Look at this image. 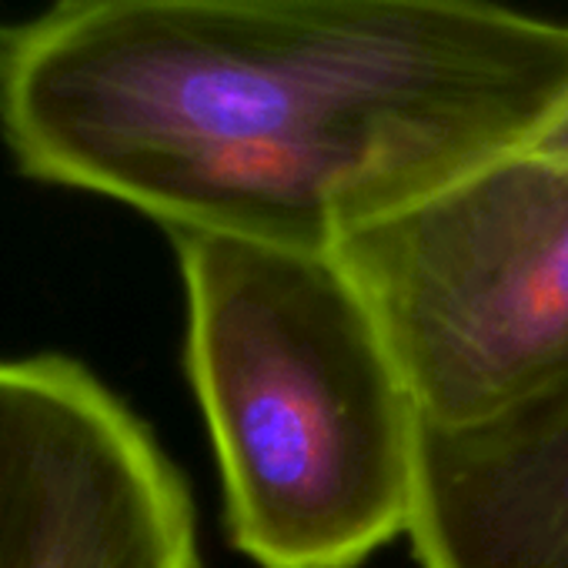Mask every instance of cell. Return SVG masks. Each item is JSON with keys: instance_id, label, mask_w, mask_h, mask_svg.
<instances>
[{"instance_id": "1", "label": "cell", "mask_w": 568, "mask_h": 568, "mask_svg": "<svg viewBox=\"0 0 568 568\" xmlns=\"http://www.w3.org/2000/svg\"><path fill=\"white\" fill-rule=\"evenodd\" d=\"M565 94L568 28L495 0H54L0 48L24 174L308 251L528 148Z\"/></svg>"}, {"instance_id": "4", "label": "cell", "mask_w": 568, "mask_h": 568, "mask_svg": "<svg viewBox=\"0 0 568 568\" xmlns=\"http://www.w3.org/2000/svg\"><path fill=\"white\" fill-rule=\"evenodd\" d=\"M0 568H201L168 455L58 355L0 362Z\"/></svg>"}, {"instance_id": "7", "label": "cell", "mask_w": 568, "mask_h": 568, "mask_svg": "<svg viewBox=\"0 0 568 568\" xmlns=\"http://www.w3.org/2000/svg\"><path fill=\"white\" fill-rule=\"evenodd\" d=\"M0 48H4V31H0Z\"/></svg>"}, {"instance_id": "6", "label": "cell", "mask_w": 568, "mask_h": 568, "mask_svg": "<svg viewBox=\"0 0 568 568\" xmlns=\"http://www.w3.org/2000/svg\"><path fill=\"white\" fill-rule=\"evenodd\" d=\"M525 151H535V154H545V158L568 161V94H565V101L558 104V111L548 118V124L538 131V138H535Z\"/></svg>"}, {"instance_id": "5", "label": "cell", "mask_w": 568, "mask_h": 568, "mask_svg": "<svg viewBox=\"0 0 568 568\" xmlns=\"http://www.w3.org/2000/svg\"><path fill=\"white\" fill-rule=\"evenodd\" d=\"M408 535L425 568H568V372L491 418L425 425Z\"/></svg>"}, {"instance_id": "2", "label": "cell", "mask_w": 568, "mask_h": 568, "mask_svg": "<svg viewBox=\"0 0 568 568\" xmlns=\"http://www.w3.org/2000/svg\"><path fill=\"white\" fill-rule=\"evenodd\" d=\"M171 241L237 548L264 568H355L412 531L425 418L338 254Z\"/></svg>"}, {"instance_id": "3", "label": "cell", "mask_w": 568, "mask_h": 568, "mask_svg": "<svg viewBox=\"0 0 568 568\" xmlns=\"http://www.w3.org/2000/svg\"><path fill=\"white\" fill-rule=\"evenodd\" d=\"M332 251L425 425L491 418L568 372V161L511 151Z\"/></svg>"}]
</instances>
